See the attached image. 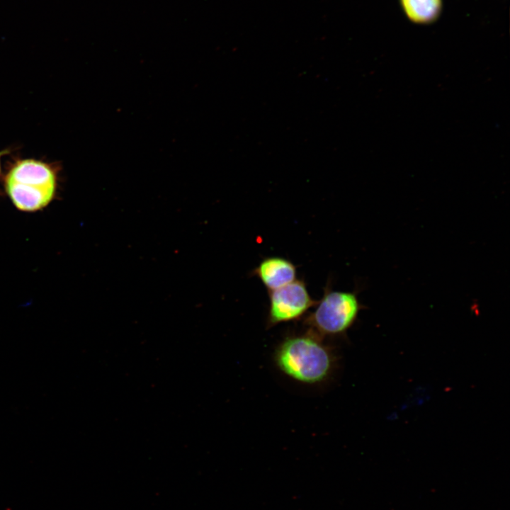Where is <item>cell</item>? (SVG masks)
<instances>
[{
    "label": "cell",
    "instance_id": "52a82bcc",
    "mask_svg": "<svg viewBox=\"0 0 510 510\" xmlns=\"http://www.w3.org/2000/svg\"><path fill=\"white\" fill-rule=\"evenodd\" d=\"M0 176H1V162H0Z\"/></svg>",
    "mask_w": 510,
    "mask_h": 510
},
{
    "label": "cell",
    "instance_id": "7a4b0ae2",
    "mask_svg": "<svg viewBox=\"0 0 510 510\" xmlns=\"http://www.w3.org/2000/svg\"><path fill=\"white\" fill-rule=\"evenodd\" d=\"M4 185L17 210L35 212L47 207L56 197L57 171L52 165L42 161L18 160L6 172Z\"/></svg>",
    "mask_w": 510,
    "mask_h": 510
},
{
    "label": "cell",
    "instance_id": "3957f363",
    "mask_svg": "<svg viewBox=\"0 0 510 510\" xmlns=\"http://www.w3.org/2000/svg\"><path fill=\"white\" fill-rule=\"evenodd\" d=\"M305 317L308 331L322 339L344 334L355 322L362 305L356 293L332 290L328 285Z\"/></svg>",
    "mask_w": 510,
    "mask_h": 510
},
{
    "label": "cell",
    "instance_id": "5b68a950",
    "mask_svg": "<svg viewBox=\"0 0 510 510\" xmlns=\"http://www.w3.org/2000/svg\"><path fill=\"white\" fill-rule=\"evenodd\" d=\"M253 273L268 290L272 291L290 283L297 278V268L290 260L280 256H268L254 269Z\"/></svg>",
    "mask_w": 510,
    "mask_h": 510
},
{
    "label": "cell",
    "instance_id": "8992f818",
    "mask_svg": "<svg viewBox=\"0 0 510 510\" xmlns=\"http://www.w3.org/2000/svg\"><path fill=\"white\" fill-rule=\"evenodd\" d=\"M407 17L412 22L427 24L440 16L443 0H399Z\"/></svg>",
    "mask_w": 510,
    "mask_h": 510
},
{
    "label": "cell",
    "instance_id": "277c9868",
    "mask_svg": "<svg viewBox=\"0 0 510 510\" xmlns=\"http://www.w3.org/2000/svg\"><path fill=\"white\" fill-rule=\"evenodd\" d=\"M268 294V328L299 319L317 302L311 297L305 283L300 279L269 291Z\"/></svg>",
    "mask_w": 510,
    "mask_h": 510
},
{
    "label": "cell",
    "instance_id": "6da1fadb",
    "mask_svg": "<svg viewBox=\"0 0 510 510\" xmlns=\"http://www.w3.org/2000/svg\"><path fill=\"white\" fill-rule=\"evenodd\" d=\"M273 358L283 373L309 385L326 380L334 365L332 351L320 337L310 332L286 337L276 349Z\"/></svg>",
    "mask_w": 510,
    "mask_h": 510
}]
</instances>
